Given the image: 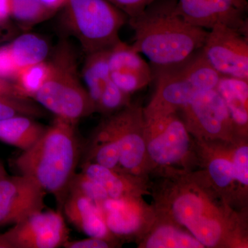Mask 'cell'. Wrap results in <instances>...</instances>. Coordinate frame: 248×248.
I'll return each instance as SVG.
<instances>
[{
	"instance_id": "obj_21",
	"label": "cell",
	"mask_w": 248,
	"mask_h": 248,
	"mask_svg": "<svg viewBox=\"0 0 248 248\" xmlns=\"http://www.w3.org/2000/svg\"><path fill=\"white\" fill-rule=\"evenodd\" d=\"M203 245L186 233L170 226L156 230L146 243L148 248H200Z\"/></svg>"
},
{
	"instance_id": "obj_2",
	"label": "cell",
	"mask_w": 248,
	"mask_h": 248,
	"mask_svg": "<svg viewBox=\"0 0 248 248\" xmlns=\"http://www.w3.org/2000/svg\"><path fill=\"white\" fill-rule=\"evenodd\" d=\"M76 125L56 117L42 138L14 161L19 174L31 178L52 194L62 212L81 153Z\"/></svg>"
},
{
	"instance_id": "obj_35",
	"label": "cell",
	"mask_w": 248,
	"mask_h": 248,
	"mask_svg": "<svg viewBox=\"0 0 248 248\" xmlns=\"http://www.w3.org/2000/svg\"><path fill=\"white\" fill-rule=\"evenodd\" d=\"M0 96L26 97L23 95L14 82L1 78H0Z\"/></svg>"
},
{
	"instance_id": "obj_7",
	"label": "cell",
	"mask_w": 248,
	"mask_h": 248,
	"mask_svg": "<svg viewBox=\"0 0 248 248\" xmlns=\"http://www.w3.org/2000/svg\"><path fill=\"white\" fill-rule=\"evenodd\" d=\"M202 50L220 76L248 81L247 35L218 23L208 31Z\"/></svg>"
},
{
	"instance_id": "obj_32",
	"label": "cell",
	"mask_w": 248,
	"mask_h": 248,
	"mask_svg": "<svg viewBox=\"0 0 248 248\" xmlns=\"http://www.w3.org/2000/svg\"><path fill=\"white\" fill-rule=\"evenodd\" d=\"M19 69L9 45L0 47V78L6 80L15 79Z\"/></svg>"
},
{
	"instance_id": "obj_17",
	"label": "cell",
	"mask_w": 248,
	"mask_h": 248,
	"mask_svg": "<svg viewBox=\"0 0 248 248\" xmlns=\"http://www.w3.org/2000/svg\"><path fill=\"white\" fill-rule=\"evenodd\" d=\"M9 46L19 68L45 62L49 53L47 42L35 34L19 36Z\"/></svg>"
},
{
	"instance_id": "obj_1",
	"label": "cell",
	"mask_w": 248,
	"mask_h": 248,
	"mask_svg": "<svg viewBox=\"0 0 248 248\" xmlns=\"http://www.w3.org/2000/svg\"><path fill=\"white\" fill-rule=\"evenodd\" d=\"M177 0H155L135 17L128 18L135 32L133 48L151 66L182 62L202 48L208 31L186 22L176 10Z\"/></svg>"
},
{
	"instance_id": "obj_13",
	"label": "cell",
	"mask_w": 248,
	"mask_h": 248,
	"mask_svg": "<svg viewBox=\"0 0 248 248\" xmlns=\"http://www.w3.org/2000/svg\"><path fill=\"white\" fill-rule=\"evenodd\" d=\"M34 119L20 116L0 121V141L27 151L42 138L47 128Z\"/></svg>"
},
{
	"instance_id": "obj_9",
	"label": "cell",
	"mask_w": 248,
	"mask_h": 248,
	"mask_svg": "<svg viewBox=\"0 0 248 248\" xmlns=\"http://www.w3.org/2000/svg\"><path fill=\"white\" fill-rule=\"evenodd\" d=\"M108 66L111 79L128 94L145 87L154 78L151 65L133 46L122 40L110 49Z\"/></svg>"
},
{
	"instance_id": "obj_19",
	"label": "cell",
	"mask_w": 248,
	"mask_h": 248,
	"mask_svg": "<svg viewBox=\"0 0 248 248\" xmlns=\"http://www.w3.org/2000/svg\"><path fill=\"white\" fill-rule=\"evenodd\" d=\"M176 10L194 27L210 31L218 23L208 0H177Z\"/></svg>"
},
{
	"instance_id": "obj_12",
	"label": "cell",
	"mask_w": 248,
	"mask_h": 248,
	"mask_svg": "<svg viewBox=\"0 0 248 248\" xmlns=\"http://www.w3.org/2000/svg\"><path fill=\"white\" fill-rule=\"evenodd\" d=\"M62 213L79 231L91 237L106 239L109 230L99 205L86 197L69 194Z\"/></svg>"
},
{
	"instance_id": "obj_5",
	"label": "cell",
	"mask_w": 248,
	"mask_h": 248,
	"mask_svg": "<svg viewBox=\"0 0 248 248\" xmlns=\"http://www.w3.org/2000/svg\"><path fill=\"white\" fill-rule=\"evenodd\" d=\"M65 22L86 55L109 50L120 42V31L128 20L107 0H68Z\"/></svg>"
},
{
	"instance_id": "obj_15",
	"label": "cell",
	"mask_w": 248,
	"mask_h": 248,
	"mask_svg": "<svg viewBox=\"0 0 248 248\" xmlns=\"http://www.w3.org/2000/svg\"><path fill=\"white\" fill-rule=\"evenodd\" d=\"M109 50L86 55L81 76L94 110L103 92L111 81L108 66Z\"/></svg>"
},
{
	"instance_id": "obj_33",
	"label": "cell",
	"mask_w": 248,
	"mask_h": 248,
	"mask_svg": "<svg viewBox=\"0 0 248 248\" xmlns=\"http://www.w3.org/2000/svg\"><path fill=\"white\" fill-rule=\"evenodd\" d=\"M108 1L124 13L128 18L141 14L148 5L155 0H107Z\"/></svg>"
},
{
	"instance_id": "obj_27",
	"label": "cell",
	"mask_w": 248,
	"mask_h": 248,
	"mask_svg": "<svg viewBox=\"0 0 248 248\" xmlns=\"http://www.w3.org/2000/svg\"><path fill=\"white\" fill-rule=\"evenodd\" d=\"M69 194L83 196L98 205L109 198L107 191L100 184L94 182L83 172L76 173L73 176L68 188Z\"/></svg>"
},
{
	"instance_id": "obj_4",
	"label": "cell",
	"mask_w": 248,
	"mask_h": 248,
	"mask_svg": "<svg viewBox=\"0 0 248 248\" xmlns=\"http://www.w3.org/2000/svg\"><path fill=\"white\" fill-rule=\"evenodd\" d=\"M151 67L156 90L146 110L148 120L172 114L200 93L216 89L221 77L209 63L202 48L175 64Z\"/></svg>"
},
{
	"instance_id": "obj_16",
	"label": "cell",
	"mask_w": 248,
	"mask_h": 248,
	"mask_svg": "<svg viewBox=\"0 0 248 248\" xmlns=\"http://www.w3.org/2000/svg\"><path fill=\"white\" fill-rule=\"evenodd\" d=\"M106 223L109 231L117 235H128L140 228L141 221L131 204L124 198H108L103 202Z\"/></svg>"
},
{
	"instance_id": "obj_10",
	"label": "cell",
	"mask_w": 248,
	"mask_h": 248,
	"mask_svg": "<svg viewBox=\"0 0 248 248\" xmlns=\"http://www.w3.org/2000/svg\"><path fill=\"white\" fill-rule=\"evenodd\" d=\"M149 120L154 121L161 130L148 144L152 159L161 165L173 164L182 159L188 150L189 138L182 121L174 118L172 114Z\"/></svg>"
},
{
	"instance_id": "obj_3",
	"label": "cell",
	"mask_w": 248,
	"mask_h": 248,
	"mask_svg": "<svg viewBox=\"0 0 248 248\" xmlns=\"http://www.w3.org/2000/svg\"><path fill=\"white\" fill-rule=\"evenodd\" d=\"M48 63V78L32 99L57 117L75 124L95 111L80 79L76 51L68 41L59 42Z\"/></svg>"
},
{
	"instance_id": "obj_23",
	"label": "cell",
	"mask_w": 248,
	"mask_h": 248,
	"mask_svg": "<svg viewBox=\"0 0 248 248\" xmlns=\"http://www.w3.org/2000/svg\"><path fill=\"white\" fill-rule=\"evenodd\" d=\"M48 62H40L19 68L14 83L24 97H33L45 84L49 74Z\"/></svg>"
},
{
	"instance_id": "obj_28",
	"label": "cell",
	"mask_w": 248,
	"mask_h": 248,
	"mask_svg": "<svg viewBox=\"0 0 248 248\" xmlns=\"http://www.w3.org/2000/svg\"><path fill=\"white\" fill-rule=\"evenodd\" d=\"M203 203L200 197L187 194L179 197L173 204V214L179 223L186 226L202 215Z\"/></svg>"
},
{
	"instance_id": "obj_31",
	"label": "cell",
	"mask_w": 248,
	"mask_h": 248,
	"mask_svg": "<svg viewBox=\"0 0 248 248\" xmlns=\"http://www.w3.org/2000/svg\"><path fill=\"white\" fill-rule=\"evenodd\" d=\"M232 168L235 179L247 186L248 184V147L243 146L236 152Z\"/></svg>"
},
{
	"instance_id": "obj_8",
	"label": "cell",
	"mask_w": 248,
	"mask_h": 248,
	"mask_svg": "<svg viewBox=\"0 0 248 248\" xmlns=\"http://www.w3.org/2000/svg\"><path fill=\"white\" fill-rule=\"evenodd\" d=\"M46 192L27 176L0 179V227L14 225L45 208Z\"/></svg>"
},
{
	"instance_id": "obj_6",
	"label": "cell",
	"mask_w": 248,
	"mask_h": 248,
	"mask_svg": "<svg viewBox=\"0 0 248 248\" xmlns=\"http://www.w3.org/2000/svg\"><path fill=\"white\" fill-rule=\"evenodd\" d=\"M68 236L62 211L42 210L13 225L0 240L6 248H57L63 247Z\"/></svg>"
},
{
	"instance_id": "obj_30",
	"label": "cell",
	"mask_w": 248,
	"mask_h": 248,
	"mask_svg": "<svg viewBox=\"0 0 248 248\" xmlns=\"http://www.w3.org/2000/svg\"><path fill=\"white\" fill-rule=\"evenodd\" d=\"M210 175L219 187H226L234 179L232 164L225 159H216L209 166Z\"/></svg>"
},
{
	"instance_id": "obj_18",
	"label": "cell",
	"mask_w": 248,
	"mask_h": 248,
	"mask_svg": "<svg viewBox=\"0 0 248 248\" xmlns=\"http://www.w3.org/2000/svg\"><path fill=\"white\" fill-rule=\"evenodd\" d=\"M208 1L218 23L248 35V21L245 17L248 9V1L246 0Z\"/></svg>"
},
{
	"instance_id": "obj_11",
	"label": "cell",
	"mask_w": 248,
	"mask_h": 248,
	"mask_svg": "<svg viewBox=\"0 0 248 248\" xmlns=\"http://www.w3.org/2000/svg\"><path fill=\"white\" fill-rule=\"evenodd\" d=\"M182 108L189 122L210 135L221 133L231 121L226 104L215 89L200 93Z\"/></svg>"
},
{
	"instance_id": "obj_34",
	"label": "cell",
	"mask_w": 248,
	"mask_h": 248,
	"mask_svg": "<svg viewBox=\"0 0 248 248\" xmlns=\"http://www.w3.org/2000/svg\"><path fill=\"white\" fill-rule=\"evenodd\" d=\"M65 248H108L110 247L104 239L91 237L88 239L77 240V241H66L63 245Z\"/></svg>"
},
{
	"instance_id": "obj_25",
	"label": "cell",
	"mask_w": 248,
	"mask_h": 248,
	"mask_svg": "<svg viewBox=\"0 0 248 248\" xmlns=\"http://www.w3.org/2000/svg\"><path fill=\"white\" fill-rule=\"evenodd\" d=\"M52 14L40 0H11V15L24 26L38 24Z\"/></svg>"
},
{
	"instance_id": "obj_36",
	"label": "cell",
	"mask_w": 248,
	"mask_h": 248,
	"mask_svg": "<svg viewBox=\"0 0 248 248\" xmlns=\"http://www.w3.org/2000/svg\"><path fill=\"white\" fill-rule=\"evenodd\" d=\"M11 15V0H0V24Z\"/></svg>"
},
{
	"instance_id": "obj_29",
	"label": "cell",
	"mask_w": 248,
	"mask_h": 248,
	"mask_svg": "<svg viewBox=\"0 0 248 248\" xmlns=\"http://www.w3.org/2000/svg\"><path fill=\"white\" fill-rule=\"evenodd\" d=\"M128 95L111 79L95 106V110L100 111L104 113H112L114 111L126 105Z\"/></svg>"
},
{
	"instance_id": "obj_22",
	"label": "cell",
	"mask_w": 248,
	"mask_h": 248,
	"mask_svg": "<svg viewBox=\"0 0 248 248\" xmlns=\"http://www.w3.org/2000/svg\"><path fill=\"white\" fill-rule=\"evenodd\" d=\"M82 169V172L87 177L105 189L109 198H122L125 192V184L113 169L89 162H86Z\"/></svg>"
},
{
	"instance_id": "obj_38",
	"label": "cell",
	"mask_w": 248,
	"mask_h": 248,
	"mask_svg": "<svg viewBox=\"0 0 248 248\" xmlns=\"http://www.w3.org/2000/svg\"><path fill=\"white\" fill-rule=\"evenodd\" d=\"M6 175H7V174H6L4 167L3 166L2 164H1V161H0V179L6 177Z\"/></svg>"
},
{
	"instance_id": "obj_24",
	"label": "cell",
	"mask_w": 248,
	"mask_h": 248,
	"mask_svg": "<svg viewBox=\"0 0 248 248\" xmlns=\"http://www.w3.org/2000/svg\"><path fill=\"white\" fill-rule=\"evenodd\" d=\"M46 115L45 109L31 98L0 96V121L20 116L40 118Z\"/></svg>"
},
{
	"instance_id": "obj_20",
	"label": "cell",
	"mask_w": 248,
	"mask_h": 248,
	"mask_svg": "<svg viewBox=\"0 0 248 248\" xmlns=\"http://www.w3.org/2000/svg\"><path fill=\"white\" fill-rule=\"evenodd\" d=\"M96 141L99 144H95L91 151L90 161L93 160V164L115 169L120 164V151L118 143L107 124H104L100 133L98 134Z\"/></svg>"
},
{
	"instance_id": "obj_26",
	"label": "cell",
	"mask_w": 248,
	"mask_h": 248,
	"mask_svg": "<svg viewBox=\"0 0 248 248\" xmlns=\"http://www.w3.org/2000/svg\"><path fill=\"white\" fill-rule=\"evenodd\" d=\"M203 246L213 247L219 241L221 228L218 222L200 215L186 226Z\"/></svg>"
},
{
	"instance_id": "obj_14",
	"label": "cell",
	"mask_w": 248,
	"mask_h": 248,
	"mask_svg": "<svg viewBox=\"0 0 248 248\" xmlns=\"http://www.w3.org/2000/svg\"><path fill=\"white\" fill-rule=\"evenodd\" d=\"M215 89L223 98L232 122L246 126L248 122V81L221 76Z\"/></svg>"
},
{
	"instance_id": "obj_37",
	"label": "cell",
	"mask_w": 248,
	"mask_h": 248,
	"mask_svg": "<svg viewBox=\"0 0 248 248\" xmlns=\"http://www.w3.org/2000/svg\"><path fill=\"white\" fill-rule=\"evenodd\" d=\"M42 4L52 13H55L58 9L63 7L68 0H40Z\"/></svg>"
}]
</instances>
